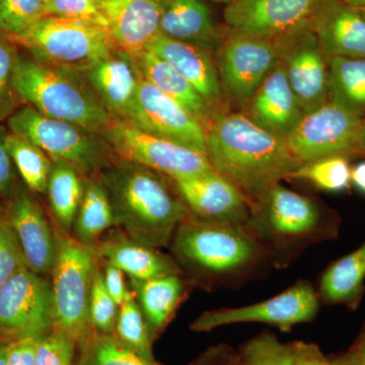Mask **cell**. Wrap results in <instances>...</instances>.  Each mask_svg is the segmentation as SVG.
<instances>
[{"instance_id":"836d02e7","label":"cell","mask_w":365,"mask_h":365,"mask_svg":"<svg viewBox=\"0 0 365 365\" xmlns=\"http://www.w3.org/2000/svg\"><path fill=\"white\" fill-rule=\"evenodd\" d=\"M349 160L345 155H331L302 163L287 179L302 180L327 192H342L351 185Z\"/></svg>"},{"instance_id":"7bdbcfd3","label":"cell","mask_w":365,"mask_h":365,"mask_svg":"<svg viewBox=\"0 0 365 365\" xmlns=\"http://www.w3.org/2000/svg\"><path fill=\"white\" fill-rule=\"evenodd\" d=\"M7 133L6 127L0 125V197L9 199L18 187L14 163L6 148Z\"/></svg>"},{"instance_id":"8fae6325","label":"cell","mask_w":365,"mask_h":365,"mask_svg":"<svg viewBox=\"0 0 365 365\" xmlns=\"http://www.w3.org/2000/svg\"><path fill=\"white\" fill-rule=\"evenodd\" d=\"M319 304L318 290L309 281L300 280L281 294L257 304L204 312L190 324V329L204 333L225 326L260 323L289 332L294 326L313 321Z\"/></svg>"},{"instance_id":"60d3db41","label":"cell","mask_w":365,"mask_h":365,"mask_svg":"<svg viewBox=\"0 0 365 365\" xmlns=\"http://www.w3.org/2000/svg\"><path fill=\"white\" fill-rule=\"evenodd\" d=\"M26 264L16 235L6 215L0 207V287Z\"/></svg>"},{"instance_id":"83f0119b","label":"cell","mask_w":365,"mask_h":365,"mask_svg":"<svg viewBox=\"0 0 365 365\" xmlns=\"http://www.w3.org/2000/svg\"><path fill=\"white\" fill-rule=\"evenodd\" d=\"M116 227L107 190L98 176L83 178V194L71 237L86 246L96 247L110 230Z\"/></svg>"},{"instance_id":"cb8c5ba5","label":"cell","mask_w":365,"mask_h":365,"mask_svg":"<svg viewBox=\"0 0 365 365\" xmlns=\"http://www.w3.org/2000/svg\"><path fill=\"white\" fill-rule=\"evenodd\" d=\"M96 249L101 260L116 266L131 279L148 280L182 273L172 256L134 241L118 227L110 230Z\"/></svg>"},{"instance_id":"d6a6232c","label":"cell","mask_w":365,"mask_h":365,"mask_svg":"<svg viewBox=\"0 0 365 365\" xmlns=\"http://www.w3.org/2000/svg\"><path fill=\"white\" fill-rule=\"evenodd\" d=\"M78 347L81 354L74 365H160L125 345L114 333L91 330Z\"/></svg>"},{"instance_id":"2e32d148","label":"cell","mask_w":365,"mask_h":365,"mask_svg":"<svg viewBox=\"0 0 365 365\" xmlns=\"http://www.w3.org/2000/svg\"><path fill=\"white\" fill-rule=\"evenodd\" d=\"M128 123L207 155L201 122L141 76Z\"/></svg>"},{"instance_id":"f5cc1de1","label":"cell","mask_w":365,"mask_h":365,"mask_svg":"<svg viewBox=\"0 0 365 365\" xmlns=\"http://www.w3.org/2000/svg\"><path fill=\"white\" fill-rule=\"evenodd\" d=\"M357 153H365V117L362 118L361 127H360Z\"/></svg>"},{"instance_id":"b9f144b4","label":"cell","mask_w":365,"mask_h":365,"mask_svg":"<svg viewBox=\"0 0 365 365\" xmlns=\"http://www.w3.org/2000/svg\"><path fill=\"white\" fill-rule=\"evenodd\" d=\"M45 6L47 16L86 21L108 30L109 24L98 0H50Z\"/></svg>"},{"instance_id":"3957f363","label":"cell","mask_w":365,"mask_h":365,"mask_svg":"<svg viewBox=\"0 0 365 365\" xmlns=\"http://www.w3.org/2000/svg\"><path fill=\"white\" fill-rule=\"evenodd\" d=\"M98 177L111 201L116 227L140 244L169 248L178 227L190 216L170 180L121 158Z\"/></svg>"},{"instance_id":"9f6ffc18","label":"cell","mask_w":365,"mask_h":365,"mask_svg":"<svg viewBox=\"0 0 365 365\" xmlns=\"http://www.w3.org/2000/svg\"><path fill=\"white\" fill-rule=\"evenodd\" d=\"M213 1L215 2H222V4H230V2H232V0H213Z\"/></svg>"},{"instance_id":"484cf974","label":"cell","mask_w":365,"mask_h":365,"mask_svg":"<svg viewBox=\"0 0 365 365\" xmlns=\"http://www.w3.org/2000/svg\"><path fill=\"white\" fill-rule=\"evenodd\" d=\"M160 33L209 51L217 49L222 39L202 0H165Z\"/></svg>"},{"instance_id":"52a82bcc","label":"cell","mask_w":365,"mask_h":365,"mask_svg":"<svg viewBox=\"0 0 365 365\" xmlns=\"http://www.w3.org/2000/svg\"><path fill=\"white\" fill-rule=\"evenodd\" d=\"M56 232V230H55ZM57 254L51 273L54 327L81 345L91 332L90 300L101 259L96 247L86 246L57 228Z\"/></svg>"},{"instance_id":"603a6c76","label":"cell","mask_w":365,"mask_h":365,"mask_svg":"<svg viewBox=\"0 0 365 365\" xmlns=\"http://www.w3.org/2000/svg\"><path fill=\"white\" fill-rule=\"evenodd\" d=\"M257 125L287 138L304 113L279 63L273 67L244 109Z\"/></svg>"},{"instance_id":"7a4b0ae2","label":"cell","mask_w":365,"mask_h":365,"mask_svg":"<svg viewBox=\"0 0 365 365\" xmlns=\"http://www.w3.org/2000/svg\"><path fill=\"white\" fill-rule=\"evenodd\" d=\"M205 131L213 169L234 182L249 202L300 165L284 138L262 128L244 113L217 115Z\"/></svg>"},{"instance_id":"f546056e","label":"cell","mask_w":365,"mask_h":365,"mask_svg":"<svg viewBox=\"0 0 365 365\" xmlns=\"http://www.w3.org/2000/svg\"><path fill=\"white\" fill-rule=\"evenodd\" d=\"M50 207L62 232L71 235L83 194V177L62 162H53L47 188Z\"/></svg>"},{"instance_id":"9c48e42d","label":"cell","mask_w":365,"mask_h":365,"mask_svg":"<svg viewBox=\"0 0 365 365\" xmlns=\"http://www.w3.org/2000/svg\"><path fill=\"white\" fill-rule=\"evenodd\" d=\"M118 158L139 163L172 180L215 170L207 155L169 139L153 135L122 120L102 134Z\"/></svg>"},{"instance_id":"ac0fdd59","label":"cell","mask_w":365,"mask_h":365,"mask_svg":"<svg viewBox=\"0 0 365 365\" xmlns=\"http://www.w3.org/2000/svg\"><path fill=\"white\" fill-rule=\"evenodd\" d=\"M4 208L26 267L40 275H51L57 254L56 232L30 190L16 189Z\"/></svg>"},{"instance_id":"e0dca14e","label":"cell","mask_w":365,"mask_h":365,"mask_svg":"<svg viewBox=\"0 0 365 365\" xmlns=\"http://www.w3.org/2000/svg\"><path fill=\"white\" fill-rule=\"evenodd\" d=\"M170 180L193 217L207 222L248 225V198L217 170Z\"/></svg>"},{"instance_id":"f1b7e54d","label":"cell","mask_w":365,"mask_h":365,"mask_svg":"<svg viewBox=\"0 0 365 365\" xmlns=\"http://www.w3.org/2000/svg\"><path fill=\"white\" fill-rule=\"evenodd\" d=\"M364 280L365 242L326 269L319 279V299L327 304H345L354 309L364 294Z\"/></svg>"},{"instance_id":"91938a15","label":"cell","mask_w":365,"mask_h":365,"mask_svg":"<svg viewBox=\"0 0 365 365\" xmlns=\"http://www.w3.org/2000/svg\"><path fill=\"white\" fill-rule=\"evenodd\" d=\"M45 4H47L48 1H50V0H44Z\"/></svg>"},{"instance_id":"d590c367","label":"cell","mask_w":365,"mask_h":365,"mask_svg":"<svg viewBox=\"0 0 365 365\" xmlns=\"http://www.w3.org/2000/svg\"><path fill=\"white\" fill-rule=\"evenodd\" d=\"M294 343L280 342L271 333H262L242 346L235 365H294Z\"/></svg>"},{"instance_id":"9a60e30c","label":"cell","mask_w":365,"mask_h":365,"mask_svg":"<svg viewBox=\"0 0 365 365\" xmlns=\"http://www.w3.org/2000/svg\"><path fill=\"white\" fill-rule=\"evenodd\" d=\"M325 0H232L225 11L230 32L277 41L313 21Z\"/></svg>"},{"instance_id":"277c9868","label":"cell","mask_w":365,"mask_h":365,"mask_svg":"<svg viewBox=\"0 0 365 365\" xmlns=\"http://www.w3.org/2000/svg\"><path fill=\"white\" fill-rule=\"evenodd\" d=\"M248 225L272 255L273 267L287 268L302 252L333 239L338 227L311 197L276 184L250 202Z\"/></svg>"},{"instance_id":"6da1fadb","label":"cell","mask_w":365,"mask_h":365,"mask_svg":"<svg viewBox=\"0 0 365 365\" xmlns=\"http://www.w3.org/2000/svg\"><path fill=\"white\" fill-rule=\"evenodd\" d=\"M192 287L237 288L273 267L272 255L249 225L207 222L188 216L170 247Z\"/></svg>"},{"instance_id":"816d5d0a","label":"cell","mask_w":365,"mask_h":365,"mask_svg":"<svg viewBox=\"0 0 365 365\" xmlns=\"http://www.w3.org/2000/svg\"><path fill=\"white\" fill-rule=\"evenodd\" d=\"M351 352L353 355L356 357L360 364L365 365V336L364 339L361 340V342L357 346L356 349L353 350Z\"/></svg>"},{"instance_id":"681fc988","label":"cell","mask_w":365,"mask_h":365,"mask_svg":"<svg viewBox=\"0 0 365 365\" xmlns=\"http://www.w3.org/2000/svg\"><path fill=\"white\" fill-rule=\"evenodd\" d=\"M332 365H362L352 352L348 353L344 356L331 360Z\"/></svg>"},{"instance_id":"7c38bea8","label":"cell","mask_w":365,"mask_h":365,"mask_svg":"<svg viewBox=\"0 0 365 365\" xmlns=\"http://www.w3.org/2000/svg\"><path fill=\"white\" fill-rule=\"evenodd\" d=\"M53 327L52 285L46 276L26 267L0 287V338L35 337Z\"/></svg>"},{"instance_id":"ffe728a7","label":"cell","mask_w":365,"mask_h":365,"mask_svg":"<svg viewBox=\"0 0 365 365\" xmlns=\"http://www.w3.org/2000/svg\"><path fill=\"white\" fill-rule=\"evenodd\" d=\"M148 51L169 62L188 79L202 96L215 116L230 112L216 61L211 56V51L198 46L170 39L162 34L153 40Z\"/></svg>"},{"instance_id":"7402d4cb","label":"cell","mask_w":365,"mask_h":365,"mask_svg":"<svg viewBox=\"0 0 365 365\" xmlns=\"http://www.w3.org/2000/svg\"><path fill=\"white\" fill-rule=\"evenodd\" d=\"M313 30L327 57L365 58V16L361 9L340 0H325Z\"/></svg>"},{"instance_id":"ee69618b","label":"cell","mask_w":365,"mask_h":365,"mask_svg":"<svg viewBox=\"0 0 365 365\" xmlns=\"http://www.w3.org/2000/svg\"><path fill=\"white\" fill-rule=\"evenodd\" d=\"M40 336L11 341L6 365H35L36 349Z\"/></svg>"},{"instance_id":"8d00e7d4","label":"cell","mask_w":365,"mask_h":365,"mask_svg":"<svg viewBox=\"0 0 365 365\" xmlns=\"http://www.w3.org/2000/svg\"><path fill=\"white\" fill-rule=\"evenodd\" d=\"M46 16L44 0H0V34L18 37Z\"/></svg>"},{"instance_id":"ab89813d","label":"cell","mask_w":365,"mask_h":365,"mask_svg":"<svg viewBox=\"0 0 365 365\" xmlns=\"http://www.w3.org/2000/svg\"><path fill=\"white\" fill-rule=\"evenodd\" d=\"M78 343L59 329L40 336L35 365H74Z\"/></svg>"},{"instance_id":"db71d44e","label":"cell","mask_w":365,"mask_h":365,"mask_svg":"<svg viewBox=\"0 0 365 365\" xmlns=\"http://www.w3.org/2000/svg\"><path fill=\"white\" fill-rule=\"evenodd\" d=\"M340 1L351 6L359 7V9H364L365 7V0H340Z\"/></svg>"},{"instance_id":"ba28073f","label":"cell","mask_w":365,"mask_h":365,"mask_svg":"<svg viewBox=\"0 0 365 365\" xmlns=\"http://www.w3.org/2000/svg\"><path fill=\"white\" fill-rule=\"evenodd\" d=\"M9 40L23 46L38 61L79 71L117 51L107 29L52 16Z\"/></svg>"},{"instance_id":"11a10c76","label":"cell","mask_w":365,"mask_h":365,"mask_svg":"<svg viewBox=\"0 0 365 365\" xmlns=\"http://www.w3.org/2000/svg\"><path fill=\"white\" fill-rule=\"evenodd\" d=\"M121 1V0H98V4H105V2Z\"/></svg>"},{"instance_id":"e575fe53","label":"cell","mask_w":365,"mask_h":365,"mask_svg":"<svg viewBox=\"0 0 365 365\" xmlns=\"http://www.w3.org/2000/svg\"><path fill=\"white\" fill-rule=\"evenodd\" d=\"M114 334L118 339L141 356L155 360L148 323L132 290L119 306Z\"/></svg>"},{"instance_id":"74e56055","label":"cell","mask_w":365,"mask_h":365,"mask_svg":"<svg viewBox=\"0 0 365 365\" xmlns=\"http://www.w3.org/2000/svg\"><path fill=\"white\" fill-rule=\"evenodd\" d=\"M102 267L98 268L93 280L90 300V323L91 329L97 332L114 333L119 304L106 288Z\"/></svg>"},{"instance_id":"5b68a950","label":"cell","mask_w":365,"mask_h":365,"mask_svg":"<svg viewBox=\"0 0 365 365\" xmlns=\"http://www.w3.org/2000/svg\"><path fill=\"white\" fill-rule=\"evenodd\" d=\"M14 88L21 102L45 116L103 134L114 121L85 74L19 54Z\"/></svg>"},{"instance_id":"6f0895ef","label":"cell","mask_w":365,"mask_h":365,"mask_svg":"<svg viewBox=\"0 0 365 365\" xmlns=\"http://www.w3.org/2000/svg\"><path fill=\"white\" fill-rule=\"evenodd\" d=\"M222 365H235V364H230V362H227V359L225 360Z\"/></svg>"},{"instance_id":"4fadbf2b","label":"cell","mask_w":365,"mask_h":365,"mask_svg":"<svg viewBox=\"0 0 365 365\" xmlns=\"http://www.w3.org/2000/svg\"><path fill=\"white\" fill-rule=\"evenodd\" d=\"M362 118L335 101L307 113L285 138L295 160L302 165L331 157L357 153Z\"/></svg>"},{"instance_id":"680465c9","label":"cell","mask_w":365,"mask_h":365,"mask_svg":"<svg viewBox=\"0 0 365 365\" xmlns=\"http://www.w3.org/2000/svg\"><path fill=\"white\" fill-rule=\"evenodd\" d=\"M362 9V11H364V16H365V7L364 9Z\"/></svg>"},{"instance_id":"8992f818","label":"cell","mask_w":365,"mask_h":365,"mask_svg":"<svg viewBox=\"0 0 365 365\" xmlns=\"http://www.w3.org/2000/svg\"><path fill=\"white\" fill-rule=\"evenodd\" d=\"M7 125L9 131L32 141L52 162L66 163L83 178L98 176L118 158L102 134L45 116L28 105L11 115Z\"/></svg>"},{"instance_id":"d4e9b609","label":"cell","mask_w":365,"mask_h":365,"mask_svg":"<svg viewBox=\"0 0 365 365\" xmlns=\"http://www.w3.org/2000/svg\"><path fill=\"white\" fill-rule=\"evenodd\" d=\"M129 282L155 341L174 318L192 284L182 273L148 280L129 278Z\"/></svg>"},{"instance_id":"c3c4849f","label":"cell","mask_w":365,"mask_h":365,"mask_svg":"<svg viewBox=\"0 0 365 365\" xmlns=\"http://www.w3.org/2000/svg\"><path fill=\"white\" fill-rule=\"evenodd\" d=\"M351 184L365 194V162L359 163L351 170Z\"/></svg>"},{"instance_id":"5bb4252c","label":"cell","mask_w":365,"mask_h":365,"mask_svg":"<svg viewBox=\"0 0 365 365\" xmlns=\"http://www.w3.org/2000/svg\"><path fill=\"white\" fill-rule=\"evenodd\" d=\"M278 63L304 114L329 100V58L313 30V21L276 41Z\"/></svg>"},{"instance_id":"f6af8a7d","label":"cell","mask_w":365,"mask_h":365,"mask_svg":"<svg viewBox=\"0 0 365 365\" xmlns=\"http://www.w3.org/2000/svg\"><path fill=\"white\" fill-rule=\"evenodd\" d=\"M102 271L108 292L120 306L124 299L131 294V290L127 288L126 282H125V274L116 266L107 263V262L103 263Z\"/></svg>"},{"instance_id":"4dcf8cb0","label":"cell","mask_w":365,"mask_h":365,"mask_svg":"<svg viewBox=\"0 0 365 365\" xmlns=\"http://www.w3.org/2000/svg\"><path fill=\"white\" fill-rule=\"evenodd\" d=\"M329 98L365 117V58H329Z\"/></svg>"},{"instance_id":"1f68e13d","label":"cell","mask_w":365,"mask_h":365,"mask_svg":"<svg viewBox=\"0 0 365 365\" xmlns=\"http://www.w3.org/2000/svg\"><path fill=\"white\" fill-rule=\"evenodd\" d=\"M6 148L26 188L34 193H46L51 174V158L32 141L9 131Z\"/></svg>"},{"instance_id":"7dc6e473","label":"cell","mask_w":365,"mask_h":365,"mask_svg":"<svg viewBox=\"0 0 365 365\" xmlns=\"http://www.w3.org/2000/svg\"><path fill=\"white\" fill-rule=\"evenodd\" d=\"M225 350L222 348L217 349H211L205 355L197 361L195 365H222L225 360L227 359L225 355Z\"/></svg>"},{"instance_id":"f35d334b","label":"cell","mask_w":365,"mask_h":365,"mask_svg":"<svg viewBox=\"0 0 365 365\" xmlns=\"http://www.w3.org/2000/svg\"><path fill=\"white\" fill-rule=\"evenodd\" d=\"M18 57L16 44L0 34V121L9 119L21 102L14 88V67Z\"/></svg>"},{"instance_id":"30bf717a","label":"cell","mask_w":365,"mask_h":365,"mask_svg":"<svg viewBox=\"0 0 365 365\" xmlns=\"http://www.w3.org/2000/svg\"><path fill=\"white\" fill-rule=\"evenodd\" d=\"M216 66L230 109L242 110L277 64L276 41L228 31L216 49Z\"/></svg>"},{"instance_id":"f907efd6","label":"cell","mask_w":365,"mask_h":365,"mask_svg":"<svg viewBox=\"0 0 365 365\" xmlns=\"http://www.w3.org/2000/svg\"><path fill=\"white\" fill-rule=\"evenodd\" d=\"M11 341L0 338V365H6L7 351Z\"/></svg>"},{"instance_id":"4316f807","label":"cell","mask_w":365,"mask_h":365,"mask_svg":"<svg viewBox=\"0 0 365 365\" xmlns=\"http://www.w3.org/2000/svg\"><path fill=\"white\" fill-rule=\"evenodd\" d=\"M135 62L144 79L191 113L206 129L215 117V113L188 79L150 51L137 57Z\"/></svg>"},{"instance_id":"44dd1931","label":"cell","mask_w":365,"mask_h":365,"mask_svg":"<svg viewBox=\"0 0 365 365\" xmlns=\"http://www.w3.org/2000/svg\"><path fill=\"white\" fill-rule=\"evenodd\" d=\"M81 72L113 119L128 121L141 78L135 59L116 51Z\"/></svg>"},{"instance_id":"bcb514c9","label":"cell","mask_w":365,"mask_h":365,"mask_svg":"<svg viewBox=\"0 0 365 365\" xmlns=\"http://www.w3.org/2000/svg\"><path fill=\"white\" fill-rule=\"evenodd\" d=\"M294 365H332L319 351L318 346L311 343L294 342Z\"/></svg>"},{"instance_id":"d6986e66","label":"cell","mask_w":365,"mask_h":365,"mask_svg":"<svg viewBox=\"0 0 365 365\" xmlns=\"http://www.w3.org/2000/svg\"><path fill=\"white\" fill-rule=\"evenodd\" d=\"M165 0H121L101 4L107 18L108 32L117 51L133 59L148 51L160 35Z\"/></svg>"}]
</instances>
